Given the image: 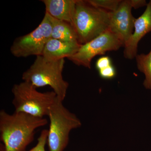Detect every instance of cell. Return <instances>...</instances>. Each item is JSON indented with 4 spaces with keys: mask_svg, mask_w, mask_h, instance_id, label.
<instances>
[{
    "mask_svg": "<svg viewBox=\"0 0 151 151\" xmlns=\"http://www.w3.org/2000/svg\"><path fill=\"white\" fill-rule=\"evenodd\" d=\"M45 118L35 117L21 112L9 114L0 112V136L5 151H24L32 142L35 131L47 124Z\"/></svg>",
    "mask_w": 151,
    "mask_h": 151,
    "instance_id": "obj_1",
    "label": "cell"
},
{
    "mask_svg": "<svg viewBox=\"0 0 151 151\" xmlns=\"http://www.w3.org/2000/svg\"><path fill=\"white\" fill-rule=\"evenodd\" d=\"M64 64V59L51 61L42 55L36 56L32 65L23 73L22 79L37 88L50 86L58 99L63 102L69 86L63 76Z\"/></svg>",
    "mask_w": 151,
    "mask_h": 151,
    "instance_id": "obj_2",
    "label": "cell"
},
{
    "mask_svg": "<svg viewBox=\"0 0 151 151\" xmlns=\"http://www.w3.org/2000/svg\"><path fill=\"white\" fill-rule=\"evenodd\" d=\"M111 12L76 0L73 27L78 43L85 44L108 30Z\"/></svg>",
    "mask_w": 151,
    "mask_h": 151,
    "instance_id": "obj_3",
    "label": "cell"
},
{
    "mask_svg": "<svg viewBox=\"0 0 151 151\" xmlns=\"http://www.w3.org/2000/svg\"><path fill=\"white\" fill-rule=\"evenodd\" d=\"M29 82L23 81L12 88L13 105L15 112L40 118L47 116L51 105L58 98L54 91L42 92Z\"/></svg>",
    "mask_w": 151,
    "mask_h": 151,
    "instance_id": "obj_4",
    "label": "cell"
},
{
    "mask_svg": "<svg viewBox=\"0 0 151 151\" xmlns=\"http://www.w3.org/2000/svg\"><path fill=\"white\" fill-rule=\"evenodd\" d=\"M50 121L47 142L50 151H63L69 140L70 131L81 127L80 120L57 98L47 115Z\"/></svg>",
    "mask_w": 151,
    "mask_h": 151,
    "instance_id": "obj_5",
    "label": "cell"
},
{
    "mask_svg": "<svg viewBox=\"0 0 151 151\" xmlns=\"http://www.w3.org/2000/svg\"><path fill=\"white\" fill-rule=\"evenodd\" d=\"M51 32L49 16L45 13L43 19L35 29L15 40L10 48L11 53L17 58L42 55L47 42L52 38Z\"/></svg>",
    "mask_w": 151,
    "mask_h": 151,
    "instance_id": "obj_6",
    "label": "cell"
},
{
    "mask_svg": "<svg viewBox=\"0 0 151 151\" xmlns=\"http://www.w3.org/2000/svg\"><path fill=\"white\" fill-rule=\"evenodd\" d=\"M122 47H124V44L108 30L87 43L81 45L78 52L68 59L75 65L90 69L94 57L104 55L107 51H116Z\"/></svg>",
    "mask_w": 151,
    "mask_h": 151,
    "instance_id": "obj_7",
    "label": "cell"
},
{
    "mask_svg": "<svg viewBox=\"0 0 151 151\" xmlns=\"http://www.w3.org/2000/svg\"><path fill=\"white\" fill-rule=\"evenodd\" d=\"M130 0L122 1L116 11L111 12L108 30L125 44L132 36L136 18L132 13Z\"/></svg>",
    "mask_w": 151,
    "mask_h": 151,
    "instance_id": "obj_8",
    "label": "cell"
},
{
    "mask_svg": "<svg viewBox=\"0 0 151 151\" xmlns=\"http://www.w3.org/2000/svg\"><path fill=\"white\" fill-rule=\"evenodd\" d=\"M133 34L124 45V55L127 59L132 60L137 55L138 43L142 38L151 32V0L140 17L136 19Z\"/></svg>",
    "mask_w": 151,
    "mask_h": 151,
    "instance_id": "obj_9",
    "label": "cell"
},
{
    "mask_svg": "<svg viewBox=\"0 0 151 151\" xmlns=\"http://www.w3.org/2000/svg\"><path fill=\"white\" fill-rule=\"evenodd\" d=\"M81 45L78 42H68L50 38L44 49L42 56L48 60L68 58L78 52Z\"/></svg>",
    "mask_w": 151,
    "mask_h": 151,
    "instance_id": "obj_10",
    "label": "cell"
},
{
    "mask_svg": "<svg viewBox=\"0 0 151 151\" xmlns=\"http://www.w3.org/2000/svg\"><path fill=\"white\" fill-rule=\"evenodd\" d=\"M42 1L45 6V13L73 27L76 0H42Z\"/></svg>",
    "mask_w": 151,
    "mask_h": 151,
    "instance_id": "obj_11",
    "label": "cell"
},
{
    "mask_svg": "<svg viewBox=\"0 0 151 151\" xmlns=\"http://www.w3.org/2000/svg\"><path fill=\"white\" fill-rule=\"evenodd\" d=\"M49 16L51 24L52 38L68 42H78L75 30L71 25L49 15Z\"/></svg>",
    "mask_w": 151,
    "mask_h": 151,
    "instance_id": "obj_12",
    "label": "cell"
},
{
    "mask_svg": "<svg viewBox=\"0 0 151 151\" xmlns=\"http://www.w3.org/2000/svg\"><path fill=\"white\" fill-rule=\"evenodd\" d=\"M135 58L138 70L145 76L143 85L146 89L151 90V50L148 54L137 55Z\"/></svg>",
    "mask_w": 151,
    "mask_h": 151,
    "instance_id": "obj_13",
    "label": "cell"
},
{
    "mask_svg": "<svg viewBox=\"0 0 151 151\" xmlns=\"http://www.w3.org/2000/svg\"><path fill=\"white\" fill-rule=\"evenodd\" d=\"M92 6L108 11L113 12L119 7L121 0H86Z\"/></svg>",
    "mask_w": 151,
    "mask_h": 151,
    "instance_id": "obj_14",
    "label": "cell"
},
{
    "mask_svg": "<svg viewBox=\"0 0 151 151\" xmlns=\"http://www.w3.org/2000/svg\"><path fill=\"white\" fill-rule=\"evenodd\" d=\"M47 136L48 130H42L38 138L36 145L29 151H45V146L47 142Z\"/></svg>",
    "mask_w": 151,
    "mask_h": 151,
    "instance_id": "obj_15",
    "label": "cell"
},
{
    "mask_svg": "<svg viewBox=\"0 0 151 151\" xmlns=\"http://www.w3.org/2000/svg\"><path fill=\"white\" fill-rule=\"evenodd\" d=\"M98 71L99 75L103 79H112L114 78L116 75V69L112 65L102 70H98Z\"/></svg>",
    "mask_w": 151,
    "mask_h": 151,
    "instance_id": "obj_16",
    "label": "cell"
},
{
    "mask_svg": "<svg viewBox=\"0 0 151 151\" xmlns=\"http://www.w3.org/2000/svg\"><path fill=\"white\" fill-rule=\"evenodd\" d=\"M112 65L111 60L109 57L104 56L100 58L96 61V67L98 70Z\"/></svg>",
    "mask_w": 151,
    "mask_h": 151,
    "instance_id": "obj_17",
    "label": "cell"
},
{
    "mask_svg": "<svg viewBox=\"0 0 151 151\" xmlns=\"http://www.w3.org/2000/svg\"><path fill=\"white\" fill-rule=\"evenodd\" d=\"M132 8L136 9L147 6V4L145 0H130Z\"/></svg>",
    "mask_w": 151,
    "mask_h": 151,
    "instance_id": "obj_18",
    "label": "cell"
}]
</instances>
